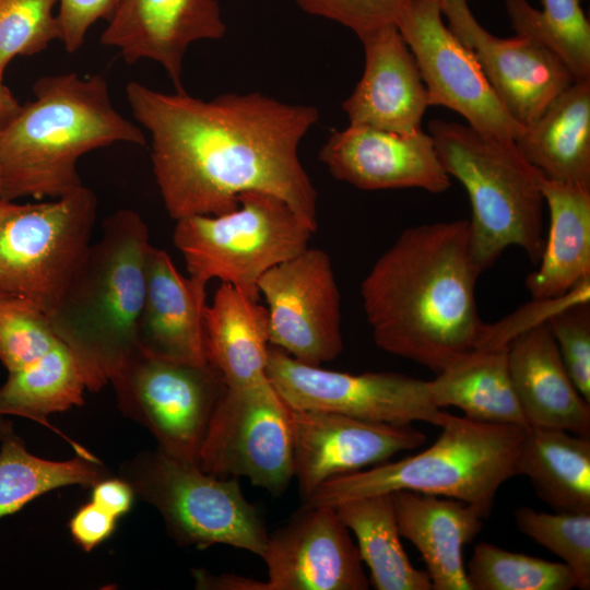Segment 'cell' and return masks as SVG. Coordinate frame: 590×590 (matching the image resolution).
Returning <instances> with one entry per match:
<instances>
[{"mask_svg":"<svg viewBox=\"0 0 590 590\" xmlns=\"http://www.w3.org/2000/svg\"><path fill=\"white\" fill-rule=\"evenodd\" d=\"M99 42L118 48L128 63L157 62L176 92H184L182 62L198 40L221 39L226 33L216 0H116Z\"/></svg>","mask_w":590,"mask_h":590,"instance_id":"cell-18","label":"cell"},{"mask_svg":"<svg viewBox=\"0 0 590 590\" xmlns=\"http://www.w3.org/2000/svg\"><path fill=\"white\" fill-rule=\"evenodd\" d=\"M120 477L160 512L178 544L200 548L225 544L263 555L268 533L237 477L215 476L160 449L142 451L123 463Z\"/></svg>","mask_w":590,"mask_h":590,"instance_id":"cell-8","label":"cell"},{"mask_svg":"<svg viewBox=\"0 0 590 590\" xmlns=\"http://www.w3.org/2000/svg\"><path fill=\"white\" fill-rule=\"evenodd\" d=\"M401 538L415 545L434 590H472L463 565V547L488 516L479 507L450 497L411 491L392 493Z\"/></svg>","mask_w":590,"mask_h":590,"instance_id":"cell-23","label":"cell"},{"mask_svg":"<svg viewBox=\"0 0 590 590\" xmlns=\"http://www.w3.org/2000/svg\"><path fill=\"white\" fill-rule=\"evenodd\" d=\"M86 385L69 349L57 342L26 367L9 374L0 387L3 414L36 421L47 427V415L84 403Z\"/></svg>","mask_w":590,"mask_h":590,"instance_id":"cell-30","label":"cell"},{"mask_svg":"<svg viewBox=\"0 0 590 590\" xmlns=\"http://www.w3.org/2000/svg\"><path fill=\"white\" fill-rule=\"evenodd\" d=\"M3 73L4 70L0 68V131L14 120L23 106L3 83Z\"/></svg>","mask_w":590,"mask_h":590,"instance_id":"cell-44","label":"cell"},{"mask_svg":"<svg viewBox=\"0 0 590 590\" xmlns=\"http://www.w3.org/2000/svg\"><path fill=\"white\" fill-rule=\"evenodd\" d=\"M59 341L45 314L0 297V359L9 374L32 364Z\"/></svg>","mask_w":590,"mask_h":590,"instance_id":"cell-36","label":"cell"},{"mask_svg":"<svg viewBox=\"0 0 590 590\" xmlns=\"http://www.w3.org/2000/svg\"><path fill=\"white\" fill-rule=\"evenodd\" d=\"M581 0H542V10L528 0H506L516 35L528 36L555 54L575 80L590 79V23Z\"/></svg>","mask_w":590,"mask_h":590,"instance_id":"cell-32","label":"cell"},{"mask_svg":"<svg viewBox=\"0 0 590 590\" xmlns=\"http://www.w3.org/2000/svg\"><path fill=\"white\" fill-rule=\"evenodd\" d=\"M316 229L282 199L249 191L227 213L176 220L173 240L193 281L219 279L259 300L260 278L308 248Z\"/></svg>","mask_w":590,"mask_h":590,"instance_id":"cell-7","label":"cell"},{"mask_svg":"<svg viewBox=\"0 0 590 590\" xmlns=\"http://www.w3.org/2000/svg\"><path fill=\"white\" fill-rule=\"evenodd\" d=\"M508 346L476 349L427 381L433 403L481 423L528 427L507 357Z\"/></svg>","mask_w":590,"mask_h":590,"instance_id":"cell-27","label":"cell"},{"mask_svg":"<svg viewBox=\"0 0 590 590\" xmlns=\"http://www.w3.org/2000/svg\"><path fill=\"white\" fill-rule=\"evenodd\" d=\"M467 46L505 110L524 128L575 81L555 54L528 36L499 38L481 25Z\"/></svg>","mask_w":590,"mask_h":590,"instance_id":"cell-22","label":"cell"},{"mask_svg":"<svg viewBox=\"0 0 590 590\" xmlns=\"http://www.w3.org/2000/svg\"><path fill=\"white\" fill-rule=\"evenodd\" d=\"M294 476L307 499L324 482L388 461L425 444L411 425L377 423L290 406Z\"/></svg>","mask_w":590,"mask_h":590,"instance_id":"cell-15","label":"cell"},{"mask_svg":"<svg viewBox=\"0 0 590 590\" xmlns=\"http://www.w3.org/2000/svg\"><path fill=\"white\" fill-rule=\"evenodd\" d=\"M319 158L335 179L362 190L417 188L440 193L451 186L433 138L422 129L398 133L349 125L330 134Z\"/></svg>","mask_w":590,"mask_h":590,"instance_id":"cell-17","label":"cell"},{"mask_svg":"<svg viewBox=\"0 0 590 590\" xmlns=\"http://www.w3.org/2000/svg\"><path fill=\"white\" fill-rule=\"evenodd\" d=\"M515 522L520 532L570 568L576 588H590V514H550L520 506L515 509Z\"/></svg>","mask_w":590,"mask_h":590,"instance_id":"cell-34","label":"cell"},{"mask_svg":"<svg viewBox=\"0 0 590 590\" xmlns=\"http://www.w3.org/2000/svg\"><path fill=\"white\" fill-rule=\"evenodd\" d=\"M507 357L528 426L590 437V402L569 377L546 318L519 332L508 344Z\"/></svg>","mask_w":590,"mask_h":590,"instance_id":"cell-21","label":"cell"},{"mask_svg":"<svg viewBox=\"0 0 590 590\" xmlns=\"http://www.w3.org/2000/svg\"><path fill=\"white\" fill-rule=\"evenodd\" d=\"M442 15H446L451 32L467 46L472 34L481 26L467 0H439Z\"/></svg>","mask_w":590,"mask_h":590,"instance_id":"cell-43","label":"cell"},{"mask_svg":"<svg viewBox=\"0 0 590 590\" xmlns=\"http://www.w3.org/2000/svg\"><path fill=\"white\" fill-rule=\"evenodd\" d=\"M126 97L151 135L153 173L172 219L227 213L240 194L260 191L317 228L318 194L298 156L319 119L316 107L259 92L205 101L134 81L126 85Z\"/></svg>","mask_w":590,"mask_h":590,"instance_id":"cell-1","label":"cell"},{"mask_svg":"<svg viewBox=\"0 0 590 590\" xmlns=\"http://www.w3.org/2000/svg\"><path fill=\"white\" fill-rule=\"evenodd\" d=\"M117 519L91 500L82 505L70 519V533L81 548L91 552L113 534Z\"/></svg>","mask_w":590,"mask_h":590,"instance_id":"cell-40","label":"cell"},{"mask_svg":"<svg viewBox=\"0 0 590 590\" xmlns=\"http://www.w3.org/2000/svg\"><path fill=\"white\" fill-rule=\"evenodd\" d=\"M135 494L131 485L122 477H104L92 486L91 500L120 518L132 506Z\"/></svg>","mask_w":590,"mask_h":590,"instance_id":"cell-41","label":"cell"},{"mask_svg":"<svg viewBox=\"0 0 590 590\" xmlns=\"http://www.w3.org/2000/svg\"><path fill=\"white\" fill-rule=\"evenodd\" d=\"M334 508L354 533L375 589L432 590L428 574L416 569L404 552L392 493L350 499Z\"/></svg>","mask_w":590,"mask_h":590,"instance_id":"cell-29","label":"cell"},{"mask_svg":"<svg viewBox=\"0 0 590 590\" xmlns=\"http://www.w3.org/2000/svg\"><path fill=\"white\" fill-rule=\"evenodd\" d=\"M0 131V198L57 199L83 187L80 157L117 142L145 145L142 130L115 108L99 74L46 75Z\"/></svg>","mask_w":590,"mask_h":590,"instance_id":"cell-3","label":"cell"},{"mask_svg":"<svg viewBox=\"0 0 590 590\" xmlns=\"http://www.w3.org/2000/svg\"><path fill=\"white\" fill-rule=\"evenodd\" d=\"M515 142L544 177L590 188V79L575 80Z\"/></svg>","mask_w":590,"mask_h":590,"instance_id":"cell-26","label":"cell"},{"mask_svg":"<svg viewBox=\"0 0 590 590\" xmlns=\"http://www.w3.org/2000/svg\"><path fill=\"white\" fill-rule=\"evenodd\" d=\"M110 384L121 412L151 432L157 449L198 464L211 416L226 389L212 365L137 351Z\"/></svg>","mask_w":590,"mask_h":590,"instance_id":"cell-10","label":"cell"},{"mask_svg":"<svg viewBox=\"0 0 590 590\" xmlns=\"http://www.w3.org/2000/svg\"><path fill=\"white\" fill-rule=\"evenodd\" d=\"M436 441L394 462L333 477L307 499V506L337 505L359 497L411 491L450 497L487 516L499 487L517 475L527 427L486 424L445 412Z\"/></svg>","mask_w":590,"mask_h":590,"instance_id":"cell-6","label":"cell"},{"mask_svg":"<svg viewBox=\"0 0 590 590\" xmlns=\"http://www.w3.org/2000/svg\"><path fill=\"white\" fill-rule=\"evenodd\" d=\"M541 190L550 227L526 287L534 300L545 302L565 297L590 281V188L542 175Z\"/></svg>","mask_w":590,"mask_h":590,"instance_id":"cell-24","label":"cell"},{"mask_svg":"<svg viewBox=\"0 0 590 590\" xmlns=\"http://www.w3.org/2000/svg\"><path fill=\"white\" fill-rule=\"evenodd\" d=\"M150 247L143 219L129 209L115 212L46 315L90 391L110 384L138 351Z\"/></svg>","mask_w":590,"mask_h":590,"instance_id":"cell-4","label":"cell"},{"mask_svg":"<svg viewBox=\"0 0 590 590\" xmlns=\"http://www.w3.org/2000/svg\"><path fill=\"white\" fill-rule=\"evenodd\" d=\"M258 290L268 304L270 345L311 366L340 355L341 296L327 252L306 248L268 270Z\"/></svg>","mask_w":590,"mask_h":590,"instance_id":"cell-14","label":"cell"},{"mask_svg":"<svg viewBox=\"0 0 590 590\" xmlns=\"http://www.w3.org/2000/svg\"><path fill=\"white\" fill-rule=\"evenodd\" d=\"M208 363L227 388L268 379V309L229 283H222L204 314Z\"/></svg>","mask_w":590,"mask_h":590,"instance_id":"cell-25","label":"cell"},{"mask_svg":"<svg viewBox=\"0 0 590 590\" xmlns=\"http://www.w3.org/2000/svg\"><path fill=\"white\" fill-rule=\"evenodd\" d=\"M305 12L353 31L358 37L396 25L412 0H294Z\"/></svg>","mask_w":590,"mask_h":590,"instance_id":"cell-38","label":"cell"},{"mask_svg":"<svg viewBox=\"0 0 590 590\" xmlns=\"http://www.w3.org/2000/svg\"><path fill=\"white\" fill-rule=\"evenodd\" d=\"M60 42L68 52L81 48L90 27L98 20H108L116 0H58Z\"/></svg>","mask_w":590,"mask_h":590,"instance_id":"cell-39","label":"cell"},{"mask_svg":"<svg viewBox=\"0 0 590 590\" xmlns=\"http://www.w3.org/2000/svg\"><path fill=\"white\" fill-rule=\"evenodd\" d=\"M516 472L555 511L590 514V437L528 426Z\"/></svg>","mask_w":590,"mask_h":590,"instance_id":"cell-28","label":"cell"},{"mask_svg":"<svg viewBox=\"0 0 590 590\" xmlns=\"http://www.w3.org/2000/svg\"><path fill=\"white\" fill-rule=\"evenodd\" d=\"M15 203L0 198V221L14 208Z\"/></svg>","mask_w":590,"mask_h":590,"instance_id":"cell-46","label":"cell"},{"mask_svg":"<svg viewBox=\"0 0 590 590\" xmlns=\"http://www.w3.org/2000/svg\"><path fill=\"white\" fill-rule=\"evenodd\" d=\"M58 0H0V68L17 56H33L60 39L54 7Z\"/></svg>","mask_w":590,"mask_h":590,"instance_id":"cell-35","label":"cell"},{"mask_svg":"<svg viewBox=\"0 0 590 590\" xmlns=\"http://www.w3.org/2000/svg\"><path fill=\"white\" fill-rule=\"evenodd\" d=\"M0 444V518L52 489L93 486L107 477L106 469L93 455L78 453L67 461L46 460L28 452L13 433Z\"/></svg>","mask_w":590,"mask_h":590,"instance_id":"cell-31","label":"cell"},{"mask_svg":"<svg viewBox=\"0 0 590 590\" xmlns=\"http://www.w3.org/2000/svg\"><path fill=\"white\" fill-rule=\"evenodd\" d=\"M267 590H366L369 581L334 507H304L268 534Z\"/></svg>","mask_w":590,"mask_h":590,"instance_id":"cell-16","label":"cell"},{"mask_svg":"<svg viewBox=\"0 0 590 590\" xmlns=\"http://www.w3.org/2000/svg\"><path fill=\"white\" fill-rule=\"evenodd\" d=\"M192 576L197 589L267 590V582L234 574L214 575L204 569H194Z\"/></svg>","mask_w":590,"mask_h":590,"instance_id":"cell-42","label":"cell"},{"mask_svg":"<svg viewBox=\"0 0 590 590\" xmlns=\"http://www.w3.org/2000/svg\"><path fill=\"white\" fill-rule=\"evenodd\" d=\"M267 377L293 409L394 425L425 422L439 427L444 421L445 412L433 403L427 381L404 374L328 370L270 345Z\"/></svg>","mask_w":590,"mask_h":590,"instance_id":"cell-12","label":"cell"},{"mask_svg":"<svg viewBox=\"0 0 590 590\" xmlns=\"http://www.w3.org/2000/svg\"><path fill=\"white\" fill-rule=\"evenodd\" d=\"M198 467L219 477H247L279 495L294 477L290 406L269 379L227 388L211 416Z\"/></svg>","mask_w":590,"mask_h":590,"instance_id":"cell-11","label":"cell"},{"mask_svg":"<svg viewBox=\"0 0 590 590\" xmlns=\"http://www.w3.org/2000/svg\"><path fill=\"white\" fill-rule=\"evenodd\" d=\"M428 130L444 168L469 194V244L480 272L510 246L521 248L536 267L545 240L542 173L515 140L440 119L432 120Z\"/></svg>","mask_w":590,"mask_h":590,"instance_id":"cell-5","label":"cell"},{"mask_svg":"<svg viewBox=\"0 0 590 590\" xmlns=\"http://www.w3.org/2000/svg\"><path fill=\"white\" fill-rule=\"evenodd\" d=\"M205 287L184 276L164 249L151 245L138 351L174 362L208 364Z\"/></svg>","mask_w":590,"mask_h":590,"instance_id":"cell-20","label":"cell"},{"mask_svg":"<svg viewBox=\"0 0 590 590\" xmlns=\"http://www.w3.org/2000/svg\"><path fill=\"white\" fill-rule=\"evenodd\" d=\"M396 26L416 61L429 106L460 114L479 132L517 140L524 127L505 110L472 49L442 21L439 0H412Z\"/></svg>","mask_w":590,"mask_h":590,"instance_id":"cell-13","label":"cell"},{"mask_svg":"<svg viewBox=\"0 0 590 590\" xmlns=\"http://www.w3.org/2000/svg\"><path fill=\"white\" fill-rule=\"evenodd\" d=\"M96 210L85 186L50 201L15 203L0 221V297L47 315L92 244Z\"/></svg>","mask_w":590,"mask_h":590,"instance_id":"cell-9","label":"cell"},{"mask_svg":"<svg viewBox=\"0 0 590 590\" xmlns=\"http://www.w3.org/2000/svg\"><path fill=\"white\" fill-rule=\"evenodd\" d=\"M467 576L472 590H570L576 581L563 562L515 553L487 542L474 546Z\"/></svg>","mask_w":590,"mask_h":590,"instance_id":"cell-33","label":"cell"},{"mask_svg":"<svg viewBox=\"0 0 590 590\" xmlns=\"http://www.w3.org/2000/svg\"><path fill=\"white\" fill-rule=\"evenodd\" d=\"M579 296L546 317L563 363L580 394L590 402V304Z\"/></svg>","mask_w":590,"mask_h":590,"instance_id":"cell-37","label":"cell"},{"mask_svg":"<svg viewBox=\"0 0 590 590\" xmlns=\"http://www.w3.org/2000/svg\"><path fill=\"white\" fill-rule=\"evenodd\" d=\"M10 434H12V423L8 421L0 408V442Z\"/></svg>","mask_w":590,"mask_h":590,"instance_id":"cell-45","label":"cell"},{"mask_svg":"<svg viewBox=\"0 0 590 590\" xmlns=\"http://www.w3.org/2000/svg\"><path fill=\"white\" fill-rule=\"evenodd\" d=\"M480 275L468 220L404 229L361 284L375 343L435 374L475 351L488 328L476 306Z\"/></svg>","mask_w":590,"mask_h":590,"instance_id":"cell-2","label":"cell"},{"mask_svg":"<svg viewBox=\"0 0 590 590\" xmlns=\"http://www.w3.org/2000/svg\"><path fill=\"white\" fill-rule=\"evenodd\" d=\"M358 38L364 47V71L342 105L350 125L398 133L421 130L428 94L398 27L388 25Z\"/></svg>","mask_w":590,"mask_h":590,"instance_id":"cell-19","label":"cell"}]
</instances>
